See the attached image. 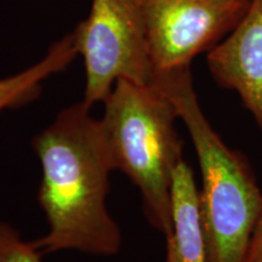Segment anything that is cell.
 I'll list each match as a JSON object with an SVG mask.
<instances>
[{
    "label": "cell",
    "mask_w": 262,
    "mask_h": 262,
    "mask_svg": "<svg viewBox=\"0 0 262 262\" xmlns=\"http://www.w3.org/2000/svg\"><path fill=\"white\" fill-rule=\"evenodd\" d=\"M78 57L73 33L52 44L47 55L31 67L0 79V113L34 101L41 85L51 75L60 73Z\"/></svg>",
    "instance_id": "cell-8"
},
{
    "label": "cell",
    "mask_w": 262,
    "mask_h": 262,
    "mask_svg": "<svg viewBox=\"0 0 262 262\" xmlns=\"http://www.w3.org/2000/svg\"><path fill=\"white\" fill-rule=\"evenodd\" d=\"M244 262H262V216L251 235Z\"/></svg>",
    "instance_id": "cell-10"
},
{
    "label": "cell",
    "mask_w": 262,
    "mask_h": 262,
    "mask_svg": "<svg viewBox=\"0 0 262 262\" xmlns=\"http://www.w3.org/2000/svg\"><path fill=\"white\" fill-rule=\"evenodd\" d=\"M41 257L34 241L26 242L17 229L0 222V262H41Z\"/></svg>",
    "instance_id": "cell-9"
},
{
    "label": "cell",
    "mask_w": 262,
    "mask_h": 262,
    "mask_svg": "<svg viewBox=\"0 0 262 262\" xmlns=\"http://www.w3.org/2000/svg\"><path fill=\"white\" fill-rule=\"evenodd\" d=\"M33 148L42 172L38 201L49 224L47 235L34 241L42 255L119 253L122 232L106 204L113 166L91 107L81 101L63 108L33 139Z\"/></svg>",
    "instance_id": "cell-1"
},
{
    "label": "cell",
    "mask_w": 262,
    "mask_h": 262,
    "mask_svg": "<svg viewBox=\"0 0 262 262\" xmlns=\"http://www.w3.org/2000/svg\"><path fill=\"white\" fill-rule=\"evenodd\" d=\"M156 78L191 68L233 31L250 0H136ZM155 78V80H156ZM155 83V81H153Z\"/></svg>",
    "instance_id": "cell-5"
},
{
    "label": "cell",
    "mask_w": 262,
    "mask_h": 262,
    "mask_svg": "<svg viewBox=\"0 0 262 262\" xmlns=\"http://www.w3.org/2000/svg\"><path fill=\"white\" fill-rule=\"evenodd\" d=\"M171 204L172 228L165 237V262H208L199 215V189L185 160L173 171Z\"/></svg>",
    "instance_id": "cell-7"
},
{
    "label": "cell",
    "mask_w": 262,
    "mask_h": 262,
    "mask_svg": "<svg viewBox=\"0 0 262 262\" xmlns=\"http://www.w3.org/2000/svg\"><path fill=\"white\" fill-rule=\"evenodd\" d=\"M103 104L100 123L113 170L136 186L149 225L166 237L172 228V176L183 160L178 110L156 86L125 79L117 81Z\"/></svg>",
    "instance_id": "cell-3"
},
{
    "label": "cell",
    "mask_w": 262,
    "mask_h": 262,
    "mask_svg": "<svg viewBox=\"0 0 262 262\" xmlns=\"http://www.w3.org/2000/svg\"><path fill=\"white\" fill-rule=\"evenodd\" d=\"M221 88L238 94L262 131V0H250L243 17L206 56Z\"/></svg>",
    "instance_id": "cell-6"
},
{
    "label": "cell",
    "mask_w": 262,
    "mask_h": 262,
    "mask_svg": "<svg viewBox=\"0 0 262 262\" xmlns=\"http://www.w3.org/2000/svg\"><path fill=\"white\" fill-rule=\"evenodd\" d=\"M83 57L89 107L103 103L118 80L153 85L156 72L136 0H91L90 14L74 29Z\"/></svg>",
    "instance_id": "cell-4"
},
{
    "label": "cell",
    "mask_w": 262,
    "mask_h": 262,
    "mask_svg": "<svg viewBox=\"0 0 262 262\" xmlns=\"http://www.w3.org/2000/svg\"><path fill=\"white\" fill-rule=\"evenodd\" d=\"M157 88L175 104L194 146L202 172L199 215L208 262H244L262 216V191L253 166L209 123L191 70L164 74Z\"/></svg>",
    "instance_id": "cell-2"
}]
</instances>
